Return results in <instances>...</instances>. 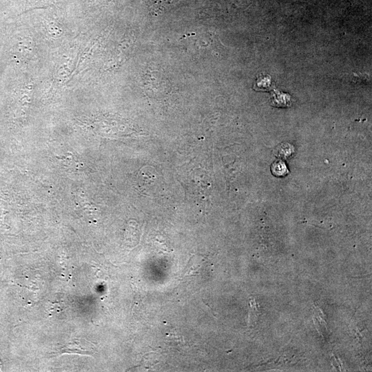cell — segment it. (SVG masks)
I'll use <instances>...</instances> for the list:
<instances>
[{"mask_svg":"<svg viewBox=\"0 0 372 372\" xmlns=\"http://www.w3.org/2000/svg\"><path fill=\"white\" fill-rule=\"evenodd\" d=\"M178 0H153V3L151 6L152 12L158 14L163 11L165 6H170Z\"/></svg>","mask_w":372,"mask_h":372,"instance_id":"1","label":"cell"},{"mask_svg":"<svg viewBox=\"0 0 372 372\" xmlns=\"http://www.w3.org/2000/svg\"><path fill=\"white\" fill-rule=\"evenodd\" d=\"M271 171L275 176H282L287 173V167L283 161H278L271 165Z\"/></svg>","mask_w":372,"mask_h":372,"instance_id":"2","label":"cell"}]
</instances>
